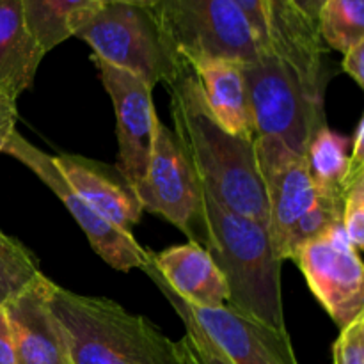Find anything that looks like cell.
<instances>
[{
    "label": "cell",
    "mask_w": 364,
    "mask_h": 364,
    "mask_svg": "<svg viewBox=\"0 0 364 364\" xmlns=\"http://www.w3.org/2000/svg\"><path fill=\"white\" fill-rule=\"evenodd\" d=\"M167 89L174 124L171 132L203 187L231 212L269 224L255 139L230 134L213 119L191 66Z\"/></svg>",
    "instance_id": "1"
},
{
    "label": "cell",
    "mask_w": 364,
    "mask_h": 364,
    "mask_svg": "<svg viewBox=\"0 0 364 364\" xmlns=\"http://www.w3.org/2000/svg\"><path fill=\"white\" fill-rule=\"evenodd\" d=\"M201 240L230 288L228 304L276 329H287L281 297L283 262L274 249L269 224L231 212L201 185L199 244Z\"/></svg>",
    "instance_id": "2"
},
{
    "label": "cell",
    "mask_w": 364,
    "mask_h": 364,
    "mask_svg": "<svg viewBox=\"0 0 364 364\" xmlns=\"http://www.w3.org/2000/svg\"><path fill=\"white\" fill-rule=\"evenodd\" d=\"M52 311L70 364H187L181 341H173L146 316L109 299L55 284Z\"/></svg>",
    "instance_id": "3"
},
{
    "label": "cell",
    "mask_w": 364,
    "mask_h": 364,
    "mask_svg": "<svg viewBox=\"0 0 364 364\" xmlns=\"http://www.w3.org/2000/svg\"><path fill=\"white\" fill-rule=\"evenodd\" d=\"M75 38L87 43L92 55L135 75L151 89L173 85L188 66L169 45L149 7L102 4Z\"/></svg>",
    "instance_id": "4"
},
{
    "label": "cell",
    "mask_w": 364,
    "mask_h": 364,
    "mask_svg": "<svg viewBox=\"0 0 364 364\" xmlns=\"http://www.w3.org/2000/svg\"><path fill=\"white\" fill-rule=\"evenodd\" d=\"M149 9L185 64L199 59L245 64L263 53L251 23L233 0H156Z\"/></svg>",
    "instance_id": "5"
},
{
    "label": "cell",
    "mask_w": 364,
    "mask_h": 364,
    "mask_svg": "<svg viewBox=\"0 0 364 364\" xmlns=\"http://www.w3.org/2000/svg\"><path fill=\"white\" fill-rule=\"evenodd\" d=\"M256 137H276L306 155L313 135L326 124L323 105L313 102L287 63L262 53L242 64Z\"/></svg>",
    "instance_id": "6"
},
{
    "label": "cell",
    "mask_w": 364,
    "mask_h": 364,
    "mask_svg": "<svg viewBox=\"0 0 364 364\" xmlns=\"http://www.w3.org/2000/svg\"><path fill=\"white\" fill-rule=\"evenodd\" d=\"M135 196L144 212L160 215L199 244L201 183L173 132L160 119L155 121L148 171Z\"/></svg>",
    "instance_id": "7"
},
{
    "label": "cell",
    "mask_w": 364,
    "mask_h": 364,
    "mask_svg": "<svg viewBox=\"0 0 364 364\" xmlns=\"http://www.w3.org/2000/svg\"><path fill=\"white\" fill-rule=\"evenodd\" d=\"M4 153L18 162L23 164L27 169H31L57 198L60 199L64 206L70 210L73 219L87 237L92 251L114 270L119 272H130L132 269L144 270L149 265L151 252L146 251L137 240L134 233L119 230L107 223L105 219L98 215L66 181V178L60 174L55 160L52 155L45 153L43 149L36 148L32 142L21 137L18 132L11 135L9 142L4 148Z\"/></svg>",
    "instance_id": "8"
},
{
    "label": "cell",
    "mask_w": 364,
    "mask_h": 364,
    "mask_svg": "<svg viewBox=\"0 0 364 364\" xmlns=\"http://www.w3.org/2000/svg\"><path fill=\"white\" fill-rule=\"evenodd\" d=\"M294 262L340 329L364 315V269L341 224L302 245Z\"/></svg>",
    "instance_id": "9"
},
{
    "label": "cell",
    "mask_w": 364,
    "mask_h": 364,
    "mask_svg": "<svg viewBox=\"0 0 364 364\" xmlns=\"http://www.w3.org/2000/svg\"><path fill=\"white\" fill-rule=\"evenodd\" d=\"M103 87L112 100L116 112L117 171L124 185L137 191L148 171L151 155L155 121L159 119L153 105V89L135 75L91 55Z\"/></svg>",
    "instance_id": "10"
},
{
    "label": "cell",
    "mask_w": 364,
    "mask_h": 364,
    "mask_svg": "<svg viewBox=\"0 0 364 364\" xmlns=\"http://www.w3.org/2000/svg\"><path fill=\"white\" fill-rule=\"evenodd\" d=\"M256 162L267 194L269 231L274 249L284 262L288 238L299 217L318 198L306 155L288 148L276 137L255 139Z\"/></svg>",
    "instance_id": "11"
},
{
    "label": "cell",
    "mask_w": 364,
    "mask_h": 364,
    "mask_svg": "<svg viewBox=\"0 0 364 364\" xmlns=\"http://www.w3.org/2000/svg\"><path fill=\"white\" fill-rule=\"evenodd\" d=\"M183 304L231 364H299L287 329H276L230 304L217 308H196L185 301Z\"/></svg>",
    "instance_id": "12"
},
{
    "label": "cell",
    "mask_w": 364,
    "mask_h": 364,
    "mask_svg": "<svg viewBox=\"0 0 364 364\" xmlns=\"http://www.w3.org/2000/svg\"><path fill=\"white\" fill-rule=\"evenodd\" d=\"M55 283L39 274L2 306L16 364H70L63 331L52 311Z\"/></svg>",
    "instance_id": "13"
},
{
    "label": "cell",
    "mask_w": 364,
    "mask_h": 364,
    "mask_svg": "<svg viewBox=\"0 0 364 364\" xmlns=\"http://www.w3.org/2000/svg\"><path fill=\"white\" fill-rule=\"evenodd\" d=\"M269 46L294 70L309 98L323 105L327 46L318 27L291 0H269Z\"/></svg>",
    "instance_id": "14"
},
{
    "label": "cell",
    "mask_w": 364,
    "mask_h": 364,
    "mask_svg": "<svg viewBox=\"0 0 364 364\" xmlns=\"http://www.w3.org/2000/svg\"><path fill=\"white\" fill-rule=\"evenodd\" d=\"M151 265L167 287L196 308H217L230 302V288L223 272L198 242L174 245L151 255Z\"/></svg>",
    "instance_id": "15"
},
{
    "label": "cell",
    "mask_w": 364,
    "mask_h": 364,
    "mask_svg": "<svg viewBox=\"0 0 364 364\" xmlns=\"http://www.w3.org/2000/svg\"><path fill=\"white\" fill-rule=\"evenodd\" d=\"M60 174L70 187L98 213L102 219L119 230L132 233V228L141 220L142 210L137 196L128 185L117 183L98 164L75 155L53 156Z\"/></svg>",
    "instance_id": "16"
},
{
    "label": "cell",
    "mask_w": 364,
    "mask_h": 364,
    "mask_svg": "<svg viewBox=\"0 0 364 364\" xmlns=\"http://www.w3.org/2000/svg\"><path fill=\"white\" fill-rule=\"evenodd\" d=\"M188 66L198 78L213 119L230 134L256 139L242 63L230 59H199L188 63Z\"/></svg>",
    "instance_id": "17"
},
{
    "label": "cell",
    "mask_w": 364,
    "mask_h": 364,
    "mask_svg": "<svg viewBox=\"0 0 364 364\" xmlns=\"http://www.w3.org/2000/svg\"><path fill=\"white\" fill-rule=\"evenodd\" d=\"M45 55L25 25L20 0H0V89L18 98L32 85Z\"/></svg>",
    "instance_id": "18"
},
{
    "label": "cell",
    "mask_w": 364,
    "mask_h": 364,
    "mask_svg": "<svg viewBox=\"0 0 364 364\" xmlns=\"http://www.w3.org/2000/svg\"><path fill=\"white\" fill-rule=\"evenodd\" d=\"M100 6L96 0H20L25 25L45 53L75 38Z\"/></svg>",
    "instance_id": "19"
},
{
    "label": "cell",
    "mask_w": 364,
    "mask_h": 364,
    "mask_svg": "<svg viewBox=\"0 0 364 364\" xmlns=\"http://www.w3.org/2000/svg\"><path fill=\"white\" fill-rule=\"evenodd\" d=\"M348 151L350 139L336 134L327 124L316 130L306 153L309 173L316 187L340 188L348 166Z\"/></svg>",
    "instance_id": "20"
},
{
    "label": "cell",
    "mask_w": 364,
    "mask_h": 364,
    "mask_svg": "<svg viewBox=\"0 0 364 364\" xmlns=\"http://www.w3.org/2000/svg\"><path fill=\"white\" fill-rule=\"evenodd\" d=\"M318 32L327 48L341 53L364 41V0H326Z\"/></svg>",
    "instance_id": "21"
},
{
    "label": "cell",
    "mask_w": 364,
    "mask_h": 364,
    "mask_svg": "<svg viewBox=\"0 0 364 364\" xmlns=\"http://www.w3.org/2000/svg\"><path fill=\"white\" fill-rule=\"evenodd\" d=\"M343 213V192L340 188L318 187V198L308 212L299 217L294 224L287 244L284 259H294L295 252L308 242L316 240L341 224Z\"/></svg>",
    "instance_id": "22"
},
{
    "label": "cell",
    "mask_w": 364,
    "mask_h": 364,
    "mask_svg": "<svg viewBox=\"0 0 364 364\" xmlns=\"http://www.w3.org/2000/svg\"><path fill=\"white\" fill-rule=\"evenodd\" d=\"M39 274V262L32 251L0 230V306L20 294Z\"/></svg>",
    "instance_id": "23"
},
{
    "label": "cell",
    "mask_w": 364,
    "mask_h": 364,
    "mask_svg": "<svg viewBox=\"0 0 364 364\" xmlns=\"http://www.w3.org/2000/svg\"><path fill=\"white\" fill-rule=\"evenodd\" d=\"M144 272L151 277L153 283L159 287V290L162 291L164 297L169 301V304L173 306L174 311L178 313V316L183 320L187 334H185V338H181V341H183L185 348H187V352L191 354V358L194 359L196 364H231L226 358H224L223 352H220L219 348H217L215 345L205 336V333L199 329L198 323L192 320V316L188 315L187 308H185L183 301H181V299L178 297L169 287H167L166 281H164L162 277H160V274L153 269L151 259H149V265L146 267Z\"/></svg>",
    "instance_id": "24"
},
{
    "label": "cell",
    "mask_w": 364,
    "mask_h": 364,
    "mask_svg": "<svg viewBox=\"0 0 364 364\" xmlns=\"http://www.w3.org/2000/svg\"><path fill=\"white\" fill-rule=\"evenodd\" d=\"M341 226L355 251L364 247V180L355 181L343 196Z\"/></svg>",
    "instance_id": "25"
},
{
    "label": "cell",
    "mask_w": 364,
    "mask_h": 364,
    "mask_svg": "<svg viewBox=\"0 0 364 364\" xmlns=\"http://www.w3.org/2000/svg\"><path fill=\"white\" fill-rule=\"evenodd\" d=\"M334 364H364V315L343 327L333 345Z\"/></svg>",
    "instance_id": "26"
},
{
    "label": "cell",
    "mask_w": 364,
    "mask_h": 364,
    "mask_svg": "<svg viewBox=\"0 0 364 364\" xmlns=\"http://www.w3.org/2000/svg\"><path fill=\"white\" fill-rule=\"evenodd\" d=\"M251 23L263 53H270L269 46V0H233Z\"/></svg>",
    "instance_id": "27"
},
{
    "label": "cell",
    "mask_w": 364,
    "mask_h": 364,
    "mask_svg": "<svg viewBox=\"0 0 364 364\" xmlns=\"http://www.w3.org/2000/svg\"><path fill=\"white\" fill-rule=\"evenodd\" d=\"M16 100L18 98H14L13 95L0 89V153H4V148L9 142L11 135L16 132Z\"/></svg>",
    "instance_id": "28"
},
{
    "label": "cell",
    "mask_w": 364,
    "mask_h": 364,
    "mask_svg": "<svg viewBox=\"0 0 364 364\" xmlns=\"http://www.w3.org/2000/svg\"><path fill=\"white\" fill-rule=\"evenodd\" d=\"M341 66L359 87H364V41H359L343 53Z\"/></svg>",
    "instance_id": "29"
},
{
    "label": "cell",
    "mask_w": 364,
    "mask_h": 364,
    "mask_svg": "<svg viewBox=\"0 0 364 364\" xmlns=\"http://www.w3.org/2000/svg\"><path fill=\"white\" fill-rule=\"evenodd\" d=\"M0 364H16L13 338H11L9 323H7V316L2 306H0Z\"/></svg>",
    "instance_id": "30"
},
{
    "label": "cell",
    "mask_w": 364,
    "mask_h": 364,
    "mask_svg": "<svg viewBox=\"0 0 364 364\" xmlns=\"http://www.w3.org/2000/svg\"><path fill=\"white\" fill-rule=\"evenodd\" d=\"M291 2L297 6V9L301 11L304 16H308L313 23L318 27V16H320V9H322L323 2L326 0H291Z\"/></svg>",
    "instance_id": "31"
},
{
    "label": "cell",
    "mask_w": 364,
    "mask_h": 364,
    "mask_svg": "<svg viewBox=\"0 0 364 364\" xmlns=\"http://www.w3.org/2000/svg\"><path fill=\"white\" fill-rule=\"evenodd\" d=\"M100 4H132V6L141 7H153L156 0H96Z\"/></svg>",
    "instance_id": "32"
},
{
    "label": "cell",
    "mask_w": 364,
    "mask_h": 364,
    "mask_svg": "<svg viewBox=\"0 0 364 364\" xmlns=\"http://www.w3.org/2000/svg\"><path fill=\"white\" fill-rule=\"evenodd\" d=\"M180 341H181V340H180ZM181 345H183V341H181ZM183 350H185V355H187V364H196L194 359H192L191 354H188V352H187V348H185V345H183Z\"/></svg>",
    "instance_id": "33"
}]
</instances>
